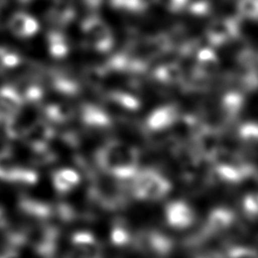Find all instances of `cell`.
I'll use <instances>...</instances> for the list:
<instances>
[{"instance_id": "cell-1", "label": "cell", "mask_w": 258, "mask_h": 258, "mask_svg": "<svg viewBox=\"0 0 258 258\" xmlns=\"http://www.w3.org/2000/svg\"><path fill=\"white\" fill-rule=\"evenodd\" d=\"M81 33L84 41L93 50L104 52L111 48L113 35L108 24L100 17L91 15L81 22Z\"/></svg>"}, {"instance_id": "cell-5", "label": "cell", "mask_w": 258, "mask_h": 258, "mask_svg": "<svg viewBox=\"0 0 258 258\" xmlns=\"http://www.w3.org/2000/svg\"><path fill=\"white\" fill-rule=\"evenodd\" d=\"M46 49L53 58L61 59L70 52V41L64 33L59 29H51L45 37Z\"/></svg>"}, {"instance_id": "cell-7", "label": "cell", "mask_w": 258, "mask_h": 258, "mask_svg": "<svg viewBox=\"0 0 258 258\" xmlns=\"http://www.w3.org/2000/svg\"><path fill=\"white\" fill-rule=\"evenodd\" d=\"M50 84L56 92L68 96L76 95L80 89L78 82L62 72L52 73Z\"/></svg>"}, {"instance_id": "cell-4", "label": "cell", "mask_w": 258, "mask_h": 258, "mask_svg": "<svg viewBox=\"0 0 258 258\" xmlns=\"http://www.w3.org/2000/svg\"><path fill=\"white\" fill-rule=\"evenodd\" d=\"M8 28L16 37L29 38L38 32L39 22L33 15L24 11H17L10 16Z\"/></svg>"}, {"instance_id": "cell-11", "label": "cell", "mask_w": 258, "mask_h": 258, "mask_svg": "<svg viewBox=\"0 0 258 258\" xmlns=\"http://www.w3.org/2000/svg\"><path fill=\"white\" fill-rule=\"evenodd\" d=\"M44 115L48 120L64 121L71 117V110L64 105L50 104L45 106Z\"/></svg>"}, {"instance_id": "cell-8", "label": "cell", "mask_w": 258, "mask_h": 258, "mask_svg": "<svg viewBox=\"0 0 258 258\" xmlns=\"http://www.w3.org/2000/svg\"><path fill=\"white\" fill-rule=\"evenodd\" d=\"M52 181L58 191L68 192L80 182V176L75 170L63 168L54 172Z\"/></svg>"}, {"instance_id": "cell-2", "label": "cell", "mask_w": 258, "mask_h": 258, "mask_svg": "<svg viewBox=\"0 0 258 258\" xmlns=\"http://www.w3.org/2000/svg\"><path fill=\"white\" fill-rule=\"evenodd\" d=\"M23 104L21 94L12 86L0 87V123H10L14 120Z\"/></svg>"}, {"instance_id": "cell-12", "label": "cell", "mask_w": 258, "mask_h": 258, "mask_svg": "<svg viewBox=\"0 0 258 258\" xmlns=\"http://www.w3.org/2000/svg\"><path fill=\"white\" fill-rule=\"evenodd\" d=\"M240 11L243 15L248 17L258 16V0H241Z\"/></svg>"}, {"instance_id": "cell-6", "label": "cell", "mask_w": 258, "mask_h": 258, "mask_svg": "<svg viewBox=\"0 0 258 258\" xmlns=\"http://www.w3.org/2000/svg\"><path fill=\"white\" fill-rule=\"evenodd\" d=\"M64 258H96L95 244L91 237L83 232L76 234L72 240V247Z\"/></svg>"}, {"instance_id": "cell-10", "label": "cell", "mask_w": 258, "mask_h": 258, "mask_svg": "<svg viewBox=\"0 0 258 258\" xmlns=\"http://www.w3.org/2000/svg\"><path fill=\"white\" fill-rule=\"evenodd\" d=\"M21 55L8 47L0 46V74L17 68L21 63Z\"/></svg>"}, {"instance_id": "cell-3", "label": "cell", "mask_w": 258, "mask_h": 258, "mask_svg": "<svg viewBox=\"0 0 258 258\" xmlns=\"http://www.w3.org/2000/svg\"><path fill=\"white\" fill-rule=\"evenodd\" d=\"M77 16V9L72 0H54L45 13L46 20L57 28L70 25Z\"/></svg>"}, {"instance_id": "cell-9", "label": "cell", "mask_w": 258, "mask_h": 258, "mask_svg": "<svg viewBox=\"0 0 258 258\" xmlns=\"http://www.w3.org/2000/svg\"><path fill=\"white\" fill-rule=\"evenodd\" d=\"M22 169L17 166L16 161L11 154H0V178L7 180H19Z\"/></svg>"}, {"instance_id": "cell-13", "label": "cell", "mask_w": 258, "mask_h": 258, "mask_svg": "<svg viewBox=\"0 0 258 258\" xmlns=\"http://www.w3.org/2000/svg\"><path fill=\"white\" fill-rule=\"evenodd\" d=\"M19 3H22V4H27V3H30L32 2L33 0H17Z\"/></svg>"}]
</instances>
